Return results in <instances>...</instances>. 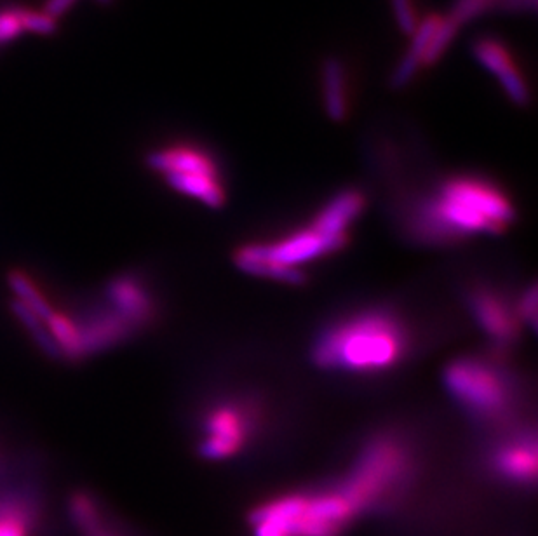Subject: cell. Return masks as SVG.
Returning <instances> with one entry per match:
<instances>
[{
  "label": "cell",
  "instance_id": "cell-1",
  "mask_svg": "<svg viewBox=\"0 0 538 536\" xmlns=\"http://www.w3.org/2000/svg\"><path fill=\"white\" fill-rule=\"evenodd\" d=\"M516 208L504 188L481 175L446 176L418 197L408 213V228L425 244H455L504 234Z\"/></svg>",
  "mask_w": 538,
  "mask_h": 536
},
{
  "label": "cell",
  "instance_id": "cell-2",
  "mask_svg": "<svg viewBox=\"0 0 538 536\" xmlns=\"http://www.w3.org/2000/svg\"><path fill=\"white\" fill-rule=\"evenodd\" d=\"M411 345V328L401 314L373 305L345 312L324 326L310 357L328 373L373 378L399 368L410 356Z\"/></svg>",
  "mask_w": 538,
  "mask_h": 536
},
{
  "label": "cell",
  "instance_id": "cell-3",
  "mask_svg": "<svg viewBox=\"0 0 538 536\" xmlns=\"http://www.w3.org/2000/svg\"><path fill=\"white\" fill-rule=\"evenodd\" d=\"M349 239L331 234L312 220L302 227L291 228L284 234L267 241L246 242L234 253L237 267L260 279L302 286L309 279V267L314 263L337 255Z\"/></svg>",
  "mask_w": 538,
  "mask_h": 536
},
{
  "label": "cell",
  "instance_id": "cell-4",
  "mask_svg": "<svg viewBox=\"0 0 538 536\" xmlns=\"http://www.w3.org/2000/svg\"><path fill=\"white\" fill-rule=\"evenodd\" d=\"M415 465L410 439L394 430H384L361 446L337 490L359 514L399 495L410 483Z\"/></svg>",
  "mask_w": 538,
  "mask_h": 536
},
{
  "label": "cell",
  "instance_id": "cell-5",
  "mask_svg": "<svg viewBox=\"0 0 538 536\" xmlns=\"http://www.w3.org/2000/svg\"><path fill=\"white\" fill-rule=\"evenodd\" d=\"M443 385L458 408L479 423H502L516 406L511 371L493 356H462L444 368Z\"/></svg>",
  "mask_w": 538,
  "mask_h": 536
},
{
  "label": "cell",
  "instance_id": "cell-6",
  "mask_svg": "<svg viewBox=\"0 0 538 536\" xmlns=\"http://www.w3.org/2000/svg\"><path fill=\"white\" fill-rule=\"evenodd\" d=\"M338 490L290 493L258 505L249 521L255 536H338L356 517Z\"/></svg>",
  "mask_w": 538,
  "mask_h": 536
},
{
  "label": "cell",
  "instance_id": "cell-7",
  "mask_svg": "<svg viewBox=\"0 0 538 536\" xmlns=\"http://www.w3.org/2000/svg\"><path fill=\"white\" fill-rule=\"evenodd\" d=\"M262 427V411L246 396L220 397L209 404L201 420L199 455L209 462H225L253 444Z\"/></svg>",
  "mask_w": 538,
  "mask_h": 536
},
{
  "label": "cell",
  "instance_id": "cell-8",
  "mask_svg": "<svg viewBox=\"0 0 538 536\" xmlns=\"http://www.w3.org/2000/svg\"><path fill=\"white\" fill-rule=\"evenodd\" d=\"M467 305L495 352H507L521 340L526 324L519 312V298L512 300L491 284H474L467 293Z\"/></svg>",
  "mask_w": 538,
  "mask_h": 536
},
{
  "label": "cell",
  "instance_id": "cell-9",
  "mask_svg": "<svg viewBox=\"0 0 538 536\" xmlns=\"http://www.w3.org/2000/svg\"><path fill=\"white\" fill-rule=\"evenodd\" d=\"M488 463L498 479L516 486L537 481V437L533 430H516L491 448Z\"/></svg>",
  "mask_w": 538,
  "mask_h": 536
},
{
  "label": "cell",
  "instance_id": "cell-10",
  "mask_svg": "<svg viewBox=\"0 0 538 536\" xmlns=\"http://www.w3.org/2000/svg\"><path fill=\"white\" fill-rule=\"evenodd\" d=\"M472 54L481 67L497 77L507 98L519 108H526L532 103V91L521 74L518 65L512 60L509 49L491 37H483L472 44Z\"/></svg>",
  "mask_w": 538,
  "mask_h": 536
},
{
  "label": "cell",
  "instance_id": "cell-11",
  "mask_svg": "<svg viewBox=\"0 0 538 536\" xmlns=\"http://www.w3.org/2000/svg\"><path fill=\"white\" fill-rule=\"evenodd\" d=\"M107 296L112 310L135 331L154 321L157 314L154 295L148 284L136 275H121L114 279L108 284Z\"/></svg>",
  "mask_w": 538,
  "mask_h": 536
},
{
  "label": "cell",
  "instance_id": "cell-12",
  "mask_svg": "<svg viewBox=\"0 0 538 536\" xmlns=\"http://www.w3.org/2000/svg\"><path fill=\"white\" fill-rule=\"evenodd\" d=\"M148 168L162 176L215 175L223 176L220 164L204 148L173 145L159 148L147 155Z\"/></svg>",
  "mask_w": 538,
  "mask_h": 536
},
{
  "label": "cell",
  "instance_id": "cell-13",
  "mask_svg": "<svg viewBox=\"0 0 538 536\" xmlns=\"http://www.w3.org/2000/svg\"><path fill=\"white\" fill-rule=\"evenodd\" d=\"M77 328L81 338L82 357L108 349L135 333V329L112 309L89 315L86 321L77 322Z\"/></svg>",
  "mask_w": 538,
  "mask_h": 536
},
{
  "label": "cell",
  "instance_id": "cell-14",
  "mask_svg": "<svg viewBox=\"0 0 538 536\" xmlns=\"http://www.w3.org/2000/svg\"><path fill=\"white\" fill-rule=\"evenodd\" d=\"M321 94L324 112L333 122H345L349 117V74L347 67L337 56H330L321 67Z\"/></svg>",
  "mask_w": 538,
  "mask_h": 536
},
{
  "label": "cell",
  "instance_id": "cell-15",
  "mask_svg": "<svg viewBox=\"0 0 538 536\" xmlns=\"http://www.w3.org/2000/svg\"><path fill=\"white\" fill-rule=\"evenodd\" d=\"M439 21H441V16L431 14L418 23L417 30L411 34L410 46L392 72L391 88L394 91H401L406 86H410L418 70L424 67L425 51L429 47L436 28L439 27Z\"/></svg>",
  "mask_w": 538,
  "mask_h": 536
},
{
  "label": "cell",
  "instance_id": "cell-16",
  "mask_svg": "<svg viewBox=\"0 0 538 536\" xmlns=\"http://www.w3.org/2000/svg\"><path fill=\"white\" fill-rule=\"evenodd\" d=\"M37 507L20 493H0V536H28Z\"/></svg>",
  "mask_w": 538,
  "mask_h": 536
},
{
  "label": "cell",
  "instance_id": "cell-17",
  "mask_svg": "<svg viewBox=\"0 0 538 536\" xmlns=\"http://www.w3.org/2000/svg\"><path fill=\"white\" fill-rule=\"evenodd\" d=\"M49 333L53 336L56 347L60 349L61 357L67 359H81V338L77 321L70 319L68 315L53 310V314L46 319Z\"/></svg>",
  "mask_w": 538,
  "mask_h": 536
},
{
  "label": "cell",
  "instance_id": "cell-18",
  "mask_svg": "<svg viewBox=\"0 0 538 536\" xmlns=\"http://www.w3.org/2000/svg\"><path fill=\"white\" fill-rule=\"evenodd\" d=\"M9 288L13 291L16 302L25 305L28 310H32L44 321L53 314L54 309L51 307V303L46 300L41 289L35 286V282L25 272H11L9 274Z\"/></svg>",
  "mask_w": 538,
  "mask_h": 536
},
{
  "label": "cell",
  "instance_id": "cell-19",
  "mask_svg": "<svg viewBox=\"0 0 538 536\" xmlns=\"http://www.w3.org/2000/svg\"><path fill=\"white\" fill-rule=\"evenodd\" d=\"M11 307H13V314L16 315L18 321L27 328L28 333L32 335V338L37 342V345L41 347V350H44L48 356L54 357V359L61 357L60 349L56 347L53 336H51L48 326H46V321L41 319L39 315H35L32 310H28L25 305L16 302V300L11 302Z\"/></svg>",
  "mask_w": 538,
  "mask_h": 536
},
{
  "label": "cell",
  "instance_id": "cell-20",
  "mask_svg": "<svg viewBox=\"0 0 538 536\" xmlns=\"http://www.w3.org/2000/svg\"><path fill=\"white\" fill-rule=\"evenodd\" d=\"M458 30H460V27L455 21L451 20L450 16H441L439 27L436 28V32H434L431 42H429V47L425 51L424 67L436 65L443 58V54L448 51V47L451 46L455 35L458 34Z\"/></svg>",
  "mask_w": 538,
  "mask_h": 536
},
{
  "label": "cell",
  "instance_id": "cell-21",
  "mask_svg": "<svg viewBox=\"0 0 538 536\" xmlns=\"http://www.w3.org/2000/svg\"><path fill=\"white\" fill-rule=\"evenodd\" d=\"M23 32V7L0 9V46H6L7 42L18 39Z\"/></svg>",
  "mask_w": 538,
  "mask_h": 536
},
{
  "label": "cell",
  "instance_id": "cell-22",
  "mask_svg": "<svg viewBox=\"0 0 538 536\" xmlns=\"http://www.w3.org/2000/svg\"><path fill=\"white\" fill-rule=\"evenodd\" d=\"M392 13L396 25L404 35L411 37V34L417 30L418 14L417 7L413 4V0H391Z\"/></svg>",
  "mask_w": 538,
  "mask_h": 536
},
{
  "label": "cell",
  "instance_id": "cell-23",
  "mask_svg": "<svg viewBox=\"0 0 538 536\" xmlns=\"http://www.w3.org/2000/svg\"><path fill=\"white\" fill-rule=\"evenodd\" d=\"M23 25H25V32L53 35L58 28V20H54L53 16H49L44 11H32L23 7Z\"/></svg>",
  "mask_w": 538,
  "mask_h": 536
},
{
  "label": "cell",
  "instance_id": "cell-24",
  "mask_svg": "<svg viewBox=\"0 0 538 536\" xmlns=\"http://www.w3.org/2000/svg\"><path fill=\"white\" fill-rule=\"evenodd\" d=\"M537 0H491L490 9L504 11V13H526L535 11Z\"/></svg>",
  "mask_w": 538,
  "mask_h": 536
},
{
  "label": "cell",
  "instance_id": "cell-25",
  "mask_svg": "<svg viewBox=\"0 0 538 536\" xmlns=\"http://www.w3.org/2000/svg\"><path fill=\"white\" fill-rule=\"evenodd\" d=\"M77 0H48L46 6H44V13H48L49 16H53L54 20H58L60 16L67 13L70 7L74 6Z\"/></svg>",
  "mask_w": 538,
  "mask_h": 536
},
{
  "label": "cell",
  "instance_id": "cell-26",
  "mask_svg": "<svg viewBox=\"0 0 538 536\" xmlns=\"http://www.w3.org/2000/svg\"><path fill=\"white\" fill-rule=\"evenodd\" d=\"M98 2H101V4H110L112 0H98Z\"/></svg>",
  "mask_w": 538,
  "mask_h": 536
},
{
  "label": "cell",
  "instance_id": "cell-27",
  "mask_svg": "<svg viewBox=\"0 0 538 536\" xmlns=\"http://www.w3.org/2000/svg\"><path fill=\"white\" fill-rule=\"evenodd\" d=\"M486 4H488V9L491 7V0H485Z\"/></svg>",
  "mask_w": 538,
  "mask_h": 536
}]
</instances>
